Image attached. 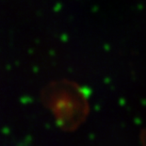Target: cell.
Returning a JSON list of instances; mask_svg holds the SVG:
<instances>
[{
  "label": "cell",
  "mask_w": 146,
  "mask_h": 146,
  "mask_svg": "<svg viewBox=\"0 0 146 146\" xmlns=\"http://www.w3.org/2000/svg\"><path fill=\"white\" fill-rule=\"evenodd\" d=\"M144 141H145L144 142H145V146H146V137H144Z\"/></svg>",
  "instance_id": "6da1fadb"
}]
</instances>
